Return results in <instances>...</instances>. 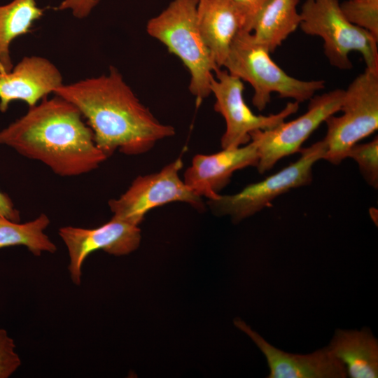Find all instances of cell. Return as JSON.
<instances>
[{"instance_id":"12","label":"cell","mask_w":378,"mask_h":378,"mask_svg":"<svg viewBox=\"0 0 378 378\" xmlns=\"http://www.w3.org/2000/svg\"><path fill=\"white\" fill-rule=\"evenodd\" d=\"M234 325L245 332L265 356L270 372L268 378H346L343 364L326 346L311 354L284 351L267 342L240 319Z\"/></svg>"},{"instance_id":"8","label":"cell","mask_w":378,"mask_h":378,"mask_svg":"<svg viewBox=\"0 0 378 378\" xmlns=\"http://www.w3.org/2000/svg\"><path fill=\"white\" fill-rule=\"evenodd\" d=\"M344 90L337 88L309 101L307 111L297 118L279 123L267 130H258L250 134L257 148L260 174L271 169L281 159L296 153L310 135L330 115L340 111Z\"/></svg>"},{"instance_id":"25","label":"cell","mask_w":378,"mask_h":378,"mask_svg":"<svg viewBox=\"0 0 378 378\" xmlns=\"http://www.w3.org/2000/svg\"><path fill=\"white\" fill-rule=\"evenodd\" d=\"M0 216L15 222L20 221V213L15 208L10 197L0 190Z\"/></svg>"},{"instance_id":"2","label":"cell","mask_w":378,"mask_h":378,"mask_svg":"<svg viewBox=\"0 0 378 378\" xmlns=\"http://www.w3.org/2000/svg\"><path fill=\"white\" fill-rule=\"evenodd\" d=\"M0 144L65 177L89 173L108 158L97 146L79 110L57 95L29 107L24 115L0 130Z\"/></svg>"},{"instance_id":"4","label":"cell","mask_w":378,"mask_h":378,"mask_svg":"<svg viewBox=\"0 0 378 378\" xmlns=\"http://www.w3.org/2000/svg\"><path fill=\"white\" fill-rule=\"evenodd\" d=\"M270 53L251 31L241 30L232 41L222 67L251 85L252 104L258 111L266 108L274 92L280 98L300 103L326 88L324 80H304L288 75L272 60Z\"/></svg>"},{"instance_id":"5","label":"cell","mask_w":378,"mask_h":378,"mask_svg":"<svg viewBox=\"0 0 378 378\" xmlns=\"http://www.w3.org/2000/svg\"><path fill=\"white\" fill-rule=\"evenodd\" d=\"M299 28L306 34L320 37L330 64L350 70L351 52H358L365 68L378 69V38L351 22L343 13L340 0H305L301 7Z\"/></svg>"},{"instance_id":"14","label":"cell","mask_w":378,"mask_h":378,"mask_svg":"<svg viewBox=\"0 0 378 378\" xmlns=\"http://www.w3.org/2000/svg\"><path fill=\"white\" fill-rule=\"evenodd\" d=\"M62 76L49 59L40 56L24 57L8 73L0 74V111L6 112L13 101L29 107L63 85Z\"/></svg>"},{"instance_id":"13","label":"cell","mask_w":378,"mask_h":378,"mask_svg":"<svg viewBox=\"0 0 378 378\" xmlns=\"http://www.w3.org/2000/svg\"><path fill=\"white\" fill-rule=\"evenodd\" d=\"M258 155L255 144L222 150L209 155L197 154L183 175L186 185L197 195L208 200L216 198L230 182L234 172L255 167Z\"/></svg>"},{"instance_id":"6","label":"cell","mask_w":378,"mask_h":378,"mask_svg":"<svg viewBox=\"0 0 378 378\" xmlns=\"http://www.w3.org/2000/svg\"><path fill=\"white\" fill-rule=\"evenodd\" d=\"M340 111L325 121V160L333 164L346 158L349 149L378 129V69L365 68L344 90Z\"/></svg>"},{"instance_id":"19","label":"cell","mask_w":378,"mask_h":378,"mask_svg":"<svg viewBox=\"0 0 378 378\" xmlns=\"http://www.w3.org/2000/svg\"><path fill=\"white\" fill-rule=\"evenodd\" d=\"M50 223V218L45 214L24 223L0 216V248L23 246L35 256H40L43 252L55 253L56 245L45 233Z\"/></svg>"},{"instance_id":"18","label":"cell","mask_w":378,"mask_h":378,"mask_svg":"<svg viewBox=\"0 0 378 378\" xmlns=\"http://www.w3.org/2000/svg\"><path fill=\"white\" fill-rule=\"evenodd\" d=\"M43 13L36 0H12L0 5V74L8 73L13 67L10 52L13 41L30 32Z\"/></svg>"},{"instance_id":"10","label":"cell","mask_w":378,"mask_h":378,"mask_svg":"<svg viewBox=\"0 0 378 378\" xmlns=\"http://www.w3.org/2000/svg\"><path fill=\"white\" fill-rule=\"evenodd\" d=\"M244 90L243 81L225 69L219 68L215 71L210 90L215 97L214 110L225 121V130L220 139L222 148L247 144L251 141V132L274 127L298 111L300 103L293 101L288 102L277 113L255 115L244 101Z\"/></svg>"},{"instance_id":"21","label":"cell","mask_w":378,"mask_h":378,"mask_svg":"<svg viewBox=\"0 0 378 378\" xmlns=\"http://www.w3.org/2000/svg\"><path fill=\"white\" fill-rule=\"evenodd\" d=\"M340 7L351 22L378 38V0H346Z\"/></svg>"},{"instance_id":"24","label":"cell","mask_w":378,"mask_h":378,"mask_svg":"<svg viewBox=\"0 0 378 378\" xmlns=\"http://www.w3.org/2000/svg\"><path fill=\"white\" fill-rule=\"evenodd\" d=\"M100 0H63L56 8L58 10H71L77 18L88 17Z\"/></svg>"},{"instance_id":"11","label":"cell","mask_w":378,"mask_h":378,"mask_svg":"<svg viewBox=\"0 0 378 378\" xmlns=\"http://www.w3.org/2000/svg\"><path fill=\"white\" fill-rule=\"evenodd\" d=\"M58 234L66 246L68 270L76 286L81 283L83 264L90 253L102 250L117 256L127 255L135 251L141 241L139 225L113 216L95 228L65 226L59 229Z\"/></svg>"},{"instance_id":"20","label":"cell","mask_w":378,"mask_h":378,"mask_svg":"<svg viewBox=\"0 0 378 378\" xmlns=\"http://www.w3.org/2000/svg\"><path fill=\"white\" fill-rule=\"evenodd\" d=\"M353 159L365 182L374 189L378 188V137L370 141L354 145L346 158Z\"/></svg>"},{"instance_id":"23","label":"cell","mask_w":378,"mask_h":378,"mask_svg":"<svg viewBox=\"0 0 378 378\" xmlns=\"http://www.w3.org/2000/svg\"><path fill=\"white\" fill-rule=\"evenodd\" d=\"M241 13L245 21L246 31H251L261 10L270 0H227Z\"/></svg>"},{"instance_id":"16","label":"cell","mask_w":378,"mask_h":378,"mask_svg":"<svg viewBox=\"0 0 378 378\" xmlns=\"http://www.w3.org/2000/svg\"><path fill=\"white\" fill-rule=\"evenodd\" d=\"M344 366L347 377H378V340L370 329H337L327 346Z\"/></svg>"},{"instance_id":"3","label":"cell","mask_w":378,"mask_h":378,"mask_svg":"<svg viewBox=\"0 0 378 378\" xmlns=\"http://www.w3.org/2000/svg\"><path fill=\"white\" fill-rule=\"evenodd\" d=\"M198 0H173L146 24L149 36L180 59L190 74L189 90L200 104L210 94L211 80L219 69L200 29Z\"/></svg>"},{"instance_id":"1","label":"cell","mask_w":378,"mask_h":378,"mask_svg":"<svg viewBox=\"0 0 378 378\" xmlns=\"http://www.w3.org/2000/svg\"><path fill=\"white\" fill-rule=\"evenodd\" d=\"M53 94L79 110L107 158L116 150L126 155L146 153L175 134L174 127L159 121L113 66L106 74L63 84Z\"/></svg>"},{"instance_id":"15","label":"cell","mask_w":378,"mask_h":378,"mask_svg":"<svg viewBox=\"0 0 378 378\" xmlns=\"http://www.w3.org/2000/svg\"><path fill=\"white\" fill-rule=\"evenodd\" d=\"M197 20L217 66L222 68L234 37L246 31L243 15L227 0H198Z\"/></svg>"},{"instance_id":"7","label":"cell","mask_w":378,"mask_h":378,"mask_svg":"<svg viewBox=\"0 0 378 378\" xmlns=\"http://www.w3.org/2000/svg\"><path fill=\"white\" fill-rule=\"evenodd\" d=\"M299 152L297 160L278 172L235 194L208 200L207 204L216 215L230 216L234 223H239L270 206L274 199L290 190L310 184L312 168L324 159L326 145L322 139Z\"/></svg>"},{"instance_id":"22","label":"cell","mask_w":378,"mask_h":378,"mask_svg":"<svg viewBox=\"0 0 378 378\" xmlns=\"http://www.w3.org/2000/svg\"><path fill=\"white\" fill-rule=\"evenodd\" d=\"M14 340L4 329H0V378H8L21 365Z\"/></svg>"},{"instance_id":"9","label":"cell","mask_w":378,"mask_h":378,"mask_svg":"<svg viewBox=\"0 0 378 378\" xmlns=\"http://www.w3.org/2000/svg\"><path fill=\"white\" fill-rule=\"evenodd\" d=\"M183 161L178 158L160 171L137 176L118 198L108 201L113 216L139 225L154 208L171 202H183L202 211L204 204L181 178Z\"/></svg>"},{"instance_id":"17","label":"cell","mask_w":378,"mask_h":378,"mask_svg":"<svg viewBox=\"0 0 378 378\" xmlns=\"http://www.w3.org/2000/svg\"><path fill=\"white\" fill-rule=\"evenodd\" d=\"M300 0H270L261 10L252 29L255 40L273 52L299 27Z\"/></svg>"}]
</instances>
